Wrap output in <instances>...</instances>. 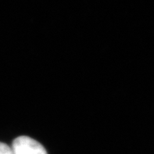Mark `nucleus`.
<instances>
[{
  "label": "nucleus",
  "instance_id": "2",
  "mask_svg": "<svg viewBox=\"0 0 154 154\" xmlns=\"http://www.w3.org/2000/svg\"><path fill=\"white\" fill-rule=\"evenodd\" d=\"M0 154H13L11 146L3 143H0Z\"/></svg>",
  "mask_w": 154,
  "mask_h": 154
},
{
  "label": "nucleus",
  "instance_id": "1",
  "mask_svg": "<svg viewBox=\"0 0 154 154\" xmlns=\"http://www.w3.org/2000/svg\"><path fill=\"white\" fill-rule=\"evenodd\" d=\"M13 154H47V151L41 143L27 135L16 138L11 146Z\"/></svg>",
  "mask_w": 154,
  "mask_h": 154
}]
</instances>
